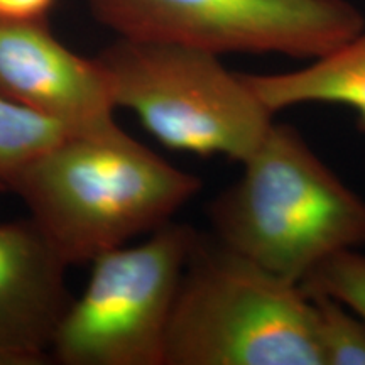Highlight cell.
<instances>
[{"mask_svg":"<svg viewBox=\"0 0 365 365\" xmlns=\"http://www.w3.org/2000/svg\"><path fill=\"white\" fill-rule=\"evenodd\" d=\"M200 188V178L118 127L65 135L17 173L11 191L59 257L76 266L171 222Z\"/></svg>","mask_w":365,"mask_h":365,"instance_id":"6da1fadb","label":"cell"},{"mask_svg":"<svg viewBox=\"0 0 365 365\" xmlns=\"http://www.w3.org/2000/svg\"><path fill=\"white\" fill-rule=\"evenodd\" d=\"M244 171L208 205L213 235L282 279L301 284L330 255L365 245V200L309 148L274 124Z\"/></svg>","mask_w":365,"mask_h":365,"instance_id":"7a4b0ae2","label":"cell"},{"mask_svg":"<svg viewBox=\"0 0 365 365\" xmlns=\"http://www.w3.org/2000/svg\"><path fill=\"white\" fill-rule=\"evenodd\" d=\"M164 365H323L303 287L196 234L182 269Z\"/></svg>","mask_w":365,"mask_h":365,"instance_id":"3957f363","label":"cell"},{"mask_svg":"<svg viewBox=\"0 0 365 365\" xmlns=\"http://www.w3.org/2000/svg\"><path fill=\"white\" fill-rule=\"evenodd\" d=\"M113 105L134 112L168 149L242 163L274 113L218 54L188 46L118 38L97 56Z\"/></svg>","mask_w":365,"mask_h":365,"instance_id":"277c9868","label":"cell"},{"mask_svg":"<svg viewBox=\"0 0 365 365\" xmlns=\"http://www.w3.org/2000/svg\"><path fill=\"white\" fill-rule=\"evenodd\" d=\"M198 232L168 222L137 245L97 255L83 294L54 331L63 365H164L170 317Z\"/></svg>","mask_w":365,"mask_h":365,"instance_id":"5b68a950","label":"cell"},{"mask_svg":"<svg viewBox=\"0 0 365 365\" xmlns=\"http://www.w3.org/2000/svg\"><path fill=\"white\" fill-rule=\"evenodd\" d=\"M118 38L312 59L365 29L349 0H86Z\"/></svg>","mask_w":365,"mask_h":365,"instance_id":"8992f818","label":"cell"},{"mask_svg":"<svg viewBox=\"0 0 365 365\" xmlns=\"http://www.w3.org/2000/svg\"><path fill=\"white\" fill-rule=\"evenodd\" d=\"M0 95L71 134L120 127L100 59L73 53L46 21L0 19Z\"/></svg>","mask_w":365,"mask_h":365,"instance_id":"52a82bcc","label":"cell"},{"mask_svg":"<svg viewBox=\"0 0 365 365\" xmlns=\"http://www.w3.org/2000/svg\"><path fill=\"white\" fill-rule=\"evenodd\" d=\"M68 264L33 218L0 223V365H41L71 304Z\"/></svg>","mask_w":365,"mask_h":365,"instance_id":"ba28073f","label":"cell"},{"mask_svg":"<svg viewBox=\"0 0 365 365\" xmlns=\"http://www.w3.org/2000/svg\"><path fill=\"white\" fill-rule=\"evenodd\" d=\"M244 76L272 113L304 103L344 105L365 134V29L299 70Z\"/></svg>","mask_w":365,"mask_h":365,"instance_id":"9c48e42d","label":"cell"},{"mask_svg":"<svg viewBox=\"0 0 365 365\" xmlns=\"http://www.w3.org/2000/svg\"><path fill=\"white\" fill-rule=\"evenodd\" d=\"M68 134L59 122L0 95V191H11L17 173Z\"/></svg>","mask_w":365,"mask_h":365,"instance_id":"30bf717a","label":"cell"},{"mask_svg":"<svg viewBox=\"0 0 365 365\" xmlns=\"http://www.w3.org/2000/svg\"><path fill=\"white\" fill-rule=\"evenodd\" d=\"M308 296L314 309V331L323 365H365L364 319L330 296Z\"/></svg>","mask_w":365,"mask_h":365,"instance_id":"8fae6325","label":"cell"},{"mask_svg":"<svg viewBox=\"0 0 365 365\" xmlns=\"http://www.w3.org/2000/svg\"><path fill=\"white\" fill-rule=\"evenodd\" d=\"M308 294L340 301L365 322V255L345 249L318 264L299 284Z\"/></svg>","mask_w":365,"mask_h":365,"instance_id":"7c38bea8","label":"cell"},{"mask_svg":"<svg viewBox=\"0 0 365 365\" xmlns=\"http://www.w3.org/2000/svg\"><path fill=\"white\" fill-rule=\"evenodd\" d=\"M56 0H0V19L46 21Z\"/></svg>","mask_w":365,"mask_h":365,"instance_id":"4fadbf2b","label":"cell"}]
</instances>
